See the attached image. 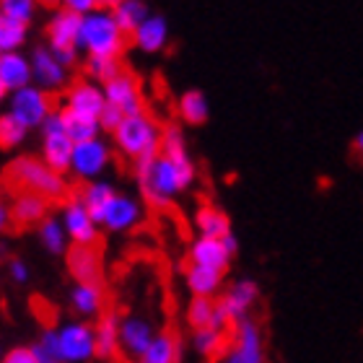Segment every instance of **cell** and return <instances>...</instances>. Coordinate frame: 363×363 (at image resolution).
Masks as SVG:
<instances>
[{
	"label": "cell",
	"mask_w": 363,
	"mask_h": 363,
	"mask_svg": "<svg viewBox=\"0 0 363 363\" xmlns=\"http://www.w3.org/2000/svg\"><path fill=\"white\" fill-rule=\"evenodd\" d=\"M133 169H135V182L143 195V203L156 211L172 208L177 197L187 192L197 179V167L189 159V151L159 153L151 161H143Z\"/></svg>",
	"instance_id": "cell-1"
},
{
	"label": "cell",
	"mask_w": 363,
	"mask_h": 363,
	"mask_svg": "<svg viewBox=\"0 0 363 363\" xmlns=\"http://www.w3.org/2000/svg\"><path fill=\"white\" fill-rule=\"evenodd\" d=\"M3 187L11 195L18 192H34V195L47 197L50 203H65L70 197V184L65 174L55 172L31 153H18L3 169Z\"/></svg>",
	"instance_id": "cell-2"
},
{
	"label": "cell",
	"mask_w": 363,
	"mask_h": 363,
	"mask_svg": "<svg viewBox=\"0 0 363 363\" xmlns=\"http://www.w3.org/2000/svg\"><path fill=\"white\" fill-rule=\"evenodd\" d=\"M161 130L164 128L148 112L125 117L120 128L112 133L114 148L122 159H128L133 167H138L161 153Z\"/></svg>",
	"instance_id": "cell-3"
},
{
	"label": "cell",
	"mask_w": 363,
	"mask_h": 363,
	"mask_svg": "<svg viewBox=\"0 0 363 363\" xmlns=\"http://www.w3.org/2000/svg\"><path fill=\"white\" fill-rule=\"evenodd\" d=\"M130 37L117 26L112 11L106 6L91 11L81 18V34H78V50H84L86 57H117L128 50Z\"/></svg>",
	"instance_id": "cell-4"
},
{
	"label": "cell",
	"mask_w": 363,
	"mask_h": 363,
	"mask_svg": "<svg viewBox=\"0 0 363 363\" xmlns=\"http://www.w3.org/2000/svg\"><path fill=\"white\" fill-rule=\"evenodd\" d=\"M57 112V101L50 91L39 86H26L21 91H13L8 96V114L16 117L26 130L42 128L52 114Z\"/></svg>",
	"instance_id": "cell-5"
},
{
	"label": "cell",
	"mask_w": 363,
	"mask_h": 363,
	"mask_svg": "<svg viewBox=\"0 0 363 363\" xmlns=\"http://www.w3.org/2000/svg\"><path fill=\"white\" fill-rule=\"evenodd\" d=\"M112 159H114L112 145L106 143L104 138H94V140H86V143H76L68 174L76 182H81V184L104 179L106 169L112 167Z\"/></svg>",
	"instance_id": "cell-6"
},
{
	"label": "cell",
	"mask_w": 363,
	"mask_h": 363,
	"mask_svg": "<svg viewBox=\"0 0 363 363\" xmlns=\"http://www.w3.org/2000/svg\"><path fill=\"white\" fill-rule=\"evenodd\" d=\"M57 333V348H60L62 363H89L96 358V333L94 325L76 319L55 327Z\"/></svg>",
	"instance_id": "cell-7"
},
{
	"label": "cell",
	"mask_w": 363,
	"mask_h": 363,
	"mask_svg": "<svg viewBox=\"0 0 363 363\" xmlns=\"http://www.w3.org/2000/svg\"><path fill=\"white\" fill-rule=\"evenodd\" d=\"M39 133H42V153H39V159L45 161L50 169H55V172L68 174L76 143H73L70 135L65 133L60 112H55L52 117L39 128Z\"/></svg>",
	"instance_id": "cell-8"
},
{
	"label": "cell",
	"mask_w": 363,
	"mask_h": 363,
	"mask_svg": "<svg viewBox=\"0 0 363 363\" xmlns=\"http://www.w3.org/2000/svg\"><path fill=\"white\" fill-rule=\"evenodd\" d=\"M265 337L262 327L255 319H244L234 325V333L228 337V348L220 363H265Z\"/></svg>",
	"instance_id": "cell-9"
},
{
	"label": "cell",
	"mask_w": 363,
	"mask_h": 363,
	"mask_svg": "<svg viewBox=\"0 0 363 363\" xmlns=\"http://www.w3.org/2000/svg\"><path fill=\"white\" fill-rule=\"evenodd\" d=\"M60 223L70 239V247H99V223L91 218L78 195H70L60 208Z\"/></svg>",
	"instance_id": "cell-10"
},
{
	"label": "cell",
	"mask_w": 363,
	"mask_h": 363,
	"mask_svg": "<svg viewBox=\"0 0 363 363\" xmlns=\"http://www.w3.org/2000/svg\"><path fill=\"white\" fill-rule=\"evenodd\" d=\"M145 218V208L143 203L133 195H125L117 189V195L106 203V208L101 211V218H99V226H104L106 231L112 234H125V231H133L143 223Z\"/></svg>",
	"instance_id": "cell-11"
},
{
	"label": "cell",
	"mask_w": 363,
	"mask_h": 363,
	"mask_svg": "<svg viewBox=\"0 0 363 363\" xmlns=\"http://www.w3.org/2000/svg\"><path fill=\"white\" fill-rule=\"evenodd\" d=\"M104 96H106V104L114 106V109H120L125 117L145 112L143 86H140L135 73H130L128 68L122 70L114 81H109V84L104 86Z\"/></svg>",
	"instance_id": "cell-12"
},
{
	"label": "cell",
	"mask_w": 363,
	"mask_h": 363,
	"mask_svg": "<svg viewBox=\"0 0 363 363\" xmlns=\"http://www.w3.org/2000/svg\"><path fill=\"white\" fill-rule=\"evenodd\" d=\"M257 298H259L257 283L252 278H242V280L228 283L226 291L218 296V303H220V309L226 311L231 327H234V325H239V322H244V319H250V311L255 309Z\"/></svg>",
	"instance_id": "cell-13"
},
{
	"label": "cell",
	"mask_w": 363,
	"mask_h": 363,
	"mask_svg": "<svg viewBox=\"0 0 363 363\" xmlns=\"http://www.w3.org/2000/svg\"><path fill=\"white\" fill-rule=\"evenodd\" d=\"M78 34H81V16H76L68 8H55L50 18L45 21L47 47L52 52L60 50H78Z\"/></svg>",
	"instance_id": "cell-14"
},
{
	"label": "cell",
	"mask_w": 363,
	"mask_h": 363,
	"mask_svg": "<svg viewBox=\"0 0 363 363\" xmlns=\"http://www.w3.org/2000/svg\"><path fill=\"white\" fill-rule=\"evenodd\" d=\"M156 337V330L145 317L140 314H128L120 322V356H125L128 361L138 363V358L143 356L148 345Z\"/></svg>",
	"instance_id": "cell-15"
},
{
	"label": "cell",
	"mask_w": 363,
	"mask_h": 363,
	"mask_svg": "<svg viewBox=\"0 0 363 363\" xmlns=\"http://www.w3.org/2000/svg\"><path fill=\"white\" fill-rule=\"evenodd\" d=\"M106 106L104 96V86L94 84L89 78H81V81H73V84L65 89V99H62V109H70V112L86 114V117H101Z\"/></svg>",
	"instance_id": "cell-16"
},
{
	"label": "cell",
	"mask_w": 363,
	"mask_h": 363,
	"mask_svg": "<svg viewBox=\"0 0 363 363\" xmlns=\"http://www.w3.org/2000/svg\"><path fill=\"white\" fill-rule=\"evenodd\" d=\"M31 73H34V86L50 91V94L68 89L70 70L57 62V57H55L52 50L47 45L37 47V50L31 52Z\"/></svg>",
	"instance_id": "cell-17"
},
{
	"label": "cell",
	"mask_w": 363,
	"mask_h": 363,
	"mask_svg": "<svg viewBox=\"0 0 363 363\" xmlns=\"http://www.w3.org/2000/svg\"><path fill=\"white\" fill-rule=\"evenodd\" d=\"M11 218L16 228H39L50 216H52V203L34 192H18L11 195Z\"/></svg>",
	"instance_id": "cell-18"
},
{
	"label": "cell",
	"mask_w": 363,
	"mask_h": 363,
	"mask_svg": "<svg viewBox=\"0 0 363 363\" xmlns=\"http://www.w3.org/2000/svg\"><path fill=\"white\" fill-rule=\"evenodd\" d=\"M65 265L76 283H104V255L99 247H70Z\"/></svg>",
	"instance_id": "cell-19"
},
{
	"label": "cell",
	"mask_w": 363,
	"mask_h": 363,
	"mask_svg": "<svg viewBox=\"0 0 363 363\" xmlns=\"http://www.w3.org/2000/svg\"><path fill=\"white\" fill-rule=\"evenodd\" d=\"M231 259H234V255L223 247L220 239H203V236H195L192 244H189V250H187L189 265L208 267V270L223 272V275H226Z\"/></svg>",
	"instance_id": "cell-20"
},
{
	"label": "cell",
	"mask_w": 363,
	"mask_h": 363,
	"mask_svg": "<svg viewBox=\"0 0 363 363\" xmlns=\"http://www.w3.org/2000/svg\"><path fill=\"white\" fill-rule=\"evenodd\" d=\"M70 309L81 319H99L106 314L104 283H73L70 288Z\"/></svg>",
	"instance_id": "cell-21"
},
{
	"label": "cell",
	"mask_w": 363,
	"mask_h": 363,
	"mask_svg": "<svg viewBox=\"0 0 363 363\" xmlns=\"http://www.w3.org/2000/svg\"><path fill=\"white\" fill-rule=\"evenodd\" d=\"M130 42L145 55H156V52H161V50H167V45H169L167 16L151 13L140 26H138V31L130 37Z\"/></svg>",
	"instance_id": "cell-22"
},
{
	"label": "cell",
	"mask_w": 363,
	"mask_h": 363,
	"mask_svg": "<svg viewBox=\"0 0 363 363\" xmlns=\"http://www.w3.org/2000/svg\"><path fill=\"white\" fill-rule=\"evenodd\" d=\"M0 81L8 89V94L31 86L34 84L31 57H26L23 52H3L0 55Z\"/></svg>",
	"instance_id": "cell-23"
},
{
	"label": "cell",
	"mask_w": 363,
	"mask_h": 363,
	"mask_svg": "<svg viewBox=\"0 0 363 363\" xmlns=\"http://www.w3.org/2000/svg\"><path fill=\"white\" fill-rule=\"evenodd\" d=\"M192 223H195L197 236H203V239H226L228 234H234L226 211H220L218 205L211 203L197 208L195 216H192Z\"/></svg>",
	"instance_id": "cell-24"
},
{
	"label": "cell",
	"mask_w": 363,
	"mask_h": 363,
	"mask_svg": "<svg viewBox=\"0 0 363 363\" xmlns=\"http://www.w3.org/2000/svg\"><path fill=\"white\" fill-rule=\"evenodd\" d=\"M184 286L192 294V298H218L223 294V272L187 262L184 265Z\"/></svg>",
	"instance_id": "cell-25"
},
{
	"label": "cell",
	"mask_w": 363,
	"mask_h": 363,
	"mask_svg": "<svg viewBox=\"0 0 363 363\" xmlns=\"http://www.w3.org/2000/svg\"><path fill=\"white\" fill-rule=\"evenodd\" d=\"M120 322L122 317L117 311H106L104 317H99L96 325H94V333H96V358H101V361L120 358Z\"/></svg>",
	"instance_id": "cell-26"
},
{
	"label": "cell",
	"mask_w": 363,
	"mask_h": 363,
	"mask_svg": "<svg viewBox=\"0 0 363 363\" xmlns=\"http://www.w3.org/2000/svg\"><path fill=\"white\" fill-rule=\"evenodd\" d=\"M179 361H182V337L174 330H161V333H156L148 350L138 358V363H179Z\"/></svg>",
	"instance_id": "cell-27"
},
{
	"label": "cell",
	"mask_w": 363,
	"mask_h": 363,
	"mask_svg": "<svg viewBox=\"0 0 363 363\" xmlns=\"http://www.w3.org/2000/svg\"><path fill=\"white\" fill-rule=\"evenodd\" d=\"M76 195H78V200L86 205V211L91 213V218L99 223L101 211L106 208V203L117 195V187H114L112 182L96 179V182H89V184H81V189H78Z\"/></svg>",
	"instance_id": "cell-28"
},
{
	"label": "cell",
	"mask_w": 363,
	"mask_h": 363,
	"mask_svg": "<svg viewBox=\"0 0 363 363\" xmlns=\"http://www.w3.org/2000/svg\"><path fill=\"white\" fill-rule=\"evenodd\" d=\"M109 11H112L117 26H120L128 37H133L138 31V26L151 16L148 6L140 3V0H114V3H109Z\"/></svg>",
	"instance_id": "cell-29"
},
{
	"label": "cell",
	"mask_w": 363,
	"mask_h": 363,
	"mask_svg": "<svg viewBox=\"0 0 363 363\" xmlns=\"http://www.w3.org/2000/svg\"><path fill=\"white\" fill-rule=\"evenodd\" d=\"M177 114H179V120L184 122V125H195L197 128V125L208 122V117H211V104H208V99H205L203 91L189 89L177 99Z\"/></svg>",
	"instance_id": "cell-30"
},
{
	"label": "cell",
	"mask_w": 363,
	"mask_h": 363,
	"mask_svg": "<svg viewBox=\"0 0 363 363\" xmlns=\"http://www.w3.org/2000/svg\"><path fill=\"white\" fill-rule=\"evenodd\" d=\"M228 337L231 335L223 333V330H213V327H208V330H197V333H192V337H189V342H192V350H195L197 356L203 358H223V353H226L228 348Z\"/></svg>",
	"instance_id": "cell-31"
},
{
	"label": "cell",
	"mask_w": 363,
	"mask_h": 363,
	"mask_svg": "<svg viewBox=\"0 0 363 363\" xmlns=\"http://www.w3.org/2000/svg\"><path fill=\"white\" fill-rule=\"evenodd\" d=\"M62 117V125H65V133L70 135L73 143H86V140H94V138H101V125H99L96 117H86V114L70 112V109H57Z\"/></svg>",
	"instance_id": "cell-32"
},
{
	"label": "cell",
	"mask_w": 363,
	"mask_h": 363,
	"mask_svg": "<svg viewBox=\"0 0 363 363\" xmlns=\"http://www.w3.org/2000/svg\"><path fill=\"white\" fill-rule=\"evenodd\" d=\"M37 236H39V244H42L50 255H55V257H65V255H68L70 239H68V234H65V228H62L60 218L50 216V218L37 228Z\"/></svg>",
	"instance_id": "cell-33"
},
{
	"label": "cell",
	"mask_w": 363,
	"mask_h": 363,
	"mask_svg": "<svg viewBox=\"0 0 363 363\" xmlns=\"http://www.w3.org/2000/svg\"><path fill=\"white\" fill-rule=\"evenodd\" d=\"M216 309H218V298H189L187 311H184V319H187L189 330L197 333V330L213 327Z\"/></svg>",
	"instance_id": "cell-34"
},
{
	"label": "cell",
	"mask_w": 363,
	"mask_h": 363,
	"mask_svg": "<svg viewBox=\"0 0 363 363\" xmlns=\"http://www.w3.org/2000/svg\"><path fill=\"white\" fill-rule=\"evenodd\" d=\"M84 70L89 81H94L99 86H106L109 81H114V78L120 76L125 68H122V62L117 57H86Z\"/></svg>",
	"instance_id": "cell-35"
},
{
	"label": "cell",
	"mask_w": 363,
	"mask_h": 363,
	"mask_svg": "<svg viewBox=\"0 0 363 363\" xmlns=\"http://www.w3.org/2000/svg\"><path fill=\"white\" fill-rule=\"evenodd\" d=\"M26 138H29V130L21 122L8 112L0 114V151H16L18 145L26 143Z\"/></svg>",
	"instance_id": "cell-36"
},
{
	"label": "cell",
	"mask_w": 363,
	"mask_h": 363,
	"mask_svg": "<svg viewBox=\"0 0 363 363\" xmlns=\"http://www.w3.org/2000/svg\"><path fill=\"white\" fill-rule=\"evenodd\" d=\"M29 39V26L3 18L0 21V55L3 52H21V47Z\"/></svg>",
	"instance_id": "cell-37"
},
{
	"label": "cell",
	"mask_w": 363,
	"mask_h": 363,
	"mask_svg": "<svg viewBox=\"0 0 363 363\" xmlns=\"http://www.w3.org/2000/svg\"><path fill=\"white\" fill-rule=\"evenodd\" d=\"M31 350H34V356H37V363H62L55 327H45V330L39 333L37 340H34Z\"/></svg>",
	"instance_id": "cell-38"
},
{
	"label": "cell",
	"mask_w": 363,
	"mask_h": 363,
	"mask_svg": "<svg viewBox=\"0 0 363 363\" xmlns=\"http://www.w3.org/2000/svg\"><path fill=\"white\" fill-rule=\"evenodd\" d=\"M0 13L8 21L29 26L34 21V16H37V3L34 0H0Z\"/></svg>",
	"instance_id": "cell-39"
},
{
	"label": "cell",
	"mask_w": 363,
	"mask_h": 363,
	"mask_svg": "<svg viewBox=\"0 0 363 363\" xmlns=\"http://www.w3.org/2000/svg\"><path fill=\"white\" fill-rule=\"evenodd\" d=\"M6 270H8V278L13 280L16 286H23V283H29V278H31V270H29V265H26V259H21V257H8V262H6Z\"/></svg>",
	"instance_id": "cell-40"
},
{
	"label": "cell",
	"mask_w": 363,
	"mask_h": 363,
	"mask_svg": "<svg viewBox=\"0 0 363 363\" xmlns=\"http://www.w3.org/2000/svg\"><path fill=\"white\" fill-rule=\"evenodd\" d=\"M122 120H125V114L120 112V109H114V106L106 104L104 112H101V117H99V125H101V133H109L112 135L114 130L120 128Z\"/></svg>",
	"instance_id": "cell-41"
},
{
	"label": "cell",
	"mask_w": 363,
	"mask_h": 363,
	"mask_svg": "<svg viewBox=\"0 0 363 363\" xmlns=\"http://www.w3.org/2000/svg\"><path fill=\"white\" fill-rule=\"evenodd\" d=\"M0 363H37V356L31 345H16V348H8L6 356Z\"/></svg>",
	"instance_id": "cell-42"
},
{
	"label": "cell",
	"mask_w": 363,
	"mask_h": 363,
	"mask_svg": "<svg viewBox=\"0 0 363 363\" xmlns=\"http://www.w3.org/2000/svg\"><path fill=\"white\" fill-rule=\"evenodd\" d=\"M62 8H68V11H73L76 16L84 18V16H89L91 11H96V8H101V6H99L96 0H65Z\"/></svg>",
	"instance_id": "cell-43"
},
{
	"label": "cell",
	"mask_w": 363,
	"mask_h": 363,
	"mask_svg": "<svg viewBox=\"0 0 363 363\" xmlns=\"http://www.w3.org/2000/svg\"><path fill=\"white\" fill-rule=\"evenodd\" d=\"M13 228V218H11V205L6 200H0V234H6Z\"/></svg>",
	"instance_id": "cell-44"
},
{
	"label": "cell",
	"mask_w": 363,
	"mask_h": 363,
	"mask_svg": "<svg viewBox=\"0 0 363 363\" xmlns=\"http://www.w3.org/2000/svg\"><path fill=\"white\" fill-rule=\"evenodd\" d=\"M350 148H353V153H356L358 159H363V130H358V133H356V138H353Z\"/></svg>",
	"instance_id": "cell-45"
},
{
	"label": "cell",
	"mask_w": 363,
	"mask_h": 363,
	"mask_svg": "<svg viewBox=\"0 0 363 363\" xmlns=\"http://www.w3.org/2000/svg\"><path fill=\"white\" fill-rule=\"evenodd\" d=\"M8 96H11V94H8V89L3 86V81H0V104H3V101H6Z\"/></svg>",
	"instance_id": "cell-46"
},
{
	"label": "cell",
	"mask_w": 363,
	"mask_h": 363,
	"mask_svg": "<svg viewBox=\"0 0 363 363\" xmlns=\"http://www.w3.org/2000/svg\"><path fill=\"white\" fill-rule=\"evenodd\" d=\"M3 356H6V350H3V342H0V361H3Z\"/></svg>",
	"instance_id": "cell-47"
},
{
	"label": "cell",
	"mask_w": 363,
	"mask_h": 363,
	"mask_svg": "<svg viewBox=\"0 0 363 363\" xmlns=\"http://www.w3.org/2000/svg\"><path fill=\"white\" fill-rule=\"evenodd\" d=\"M0 21H3V13H0Z\"/></svg>",
	"instance_id": "cell-48"
}]
</instances>
